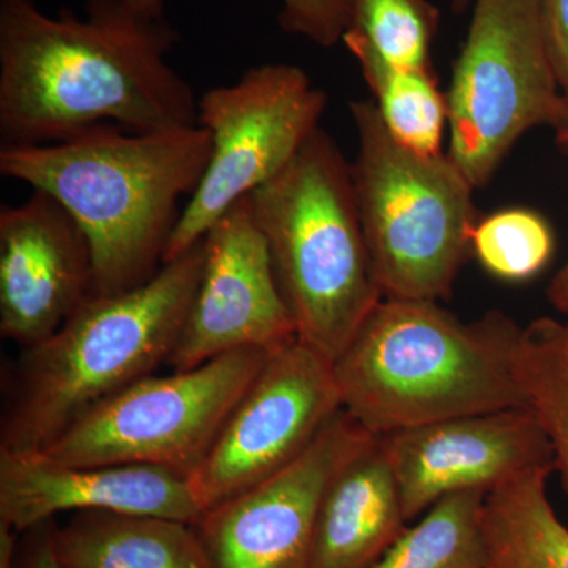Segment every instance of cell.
I'll return each mask as SVG.
<instances>
[{
  "label": "cell",
  "instance_id": "4316f807",
  "mask_svg": "<svg viewBox=\"0 0 568 568\" xmlns=\"http://www.w3.org/2000/svg\"><path fill=\"white\" fill-rule=\"evenodd\" d=\"M549 304L568 315V260L548 286Z\"/></svg>",
  "mask_w": 568,
  "mask_h": 568
},
{
  "label": "cell",
  "instance_id": "44dd1931",
  "mask_svg": "<svg viewBox=\"0 0 568 568\" xmlns=\"http://www.w3.org/2000/svg\"><path fill=\"white\" fill-rule=\"evenodd\" d=\"M517 376L525 405L551 446L568 496V321L538 317L521 328Z\"/></svg>",
  "mask_w": 568,
  "mask_h": 568
},
{
  "label": "cell",
  "instance_id": "603a6c76",
  "mask_svg": "<svg viewBox=\"0 0 568 568\" xmlns=\"http://www.w3.org/2000/svg\"><path fill=\"white\" fill-rule=\"evenodd\" d=\"M470 250L488 274L507 282H525L547 267L555 252V237L538 213L511 209L477 223Z\"/></svg>",
  "mask_w": 568,
  "mask_h": 568
},
{
  "label": "cell",
  "instance_id": "52a82bcc",
  "mask_svg": "<svg viewBox=\"0 0 568 568\" xmlns=\"http://www.w3.org/2000/svg\"><path fill=\"white\" fill-rule=\"evenodd\" d=\"M446 99L447 155L476 190L523 134L568 122L537 0H474Z\"/></svg>",
  "mask_w": 568,
  "mask_h": 568
},
{
  "label": "cell",
  "instance_id": "f546056e",
  "mask_svg": "<svg viewBox=\"0 0 568 568\" xmlns=\"http://www.w3.org/2000/svg\"><path fill=\"white\" fill-rule=\"evenodd\" d=\"M470 3H474V0H454L452 7H454V10L457 11V13H462V11L469 9Z\"/></svg>",
  "mask_w": 568,
  "mask_h": 568
},
{
  "label": "cell",
  "instance_id": "8992f818",
  "mask_svg": "<svg viewBox=\"0 0 568 568\" xmlns=\"http://www.w3.org/2000/svg\"><path fill=\"white\" fill-rule=\"evenodd\" d=\"M349 110L355 203L384 297L446 298L470 252L476 189L447 153L399 144L373 100L351 102Z\"/></svg>",
  "mask_w": 568,
  "mask_h": 568
},
{
  "label": "cell",
  "instance_id": "5bb4252c",
  "mask_svg": "<svg viewBox=\"0 0 568 568\" xmlns=\"http://www.w3.org/2000/svg\"><path fill=\"white\" fill-rule=\"evenodd\" d=\"M93 295L88 235L51 194L0 209V334L26 349L54 335Z\"/></svg>",
  "mask_w": 568,
  "mask_h": 568
},
{
  "label": "cell",
  "instance_id": "9c48e42d",
  "mask_svg": "<svg viewBox=\"0 0 568 568\" xmlns=\"http://www.w3.org/2000/svg\"><path fill=\"white\" fill-rule=\"evenodd\" d=\"M325 106L327 93L290 63L253 67L235 84L205 92L197 123L211 133V160L163 264L196 245L237 201L283 171L321 129Z\"/></svg>",
  "mask_w": 568,
  "mask_h": 568
},
{
  "label": "cell",
  "instance_id": "6da1fadb",
  "mask_svg": "<svg viewBox=\"0 0 568 568\" xmlns=\"http://www.w3.org/2000/svg\"><path fill=\"white\" fill-rule=\"evenodd\" d=\"M181 36L123 0H88L85 18L0 0L2 145L51 144L114 123L133 133L197 123L192 85L168 63Z\"/></svg>",
  "mask_w": 568,
  "mask_h": 568
},
{
  "label": "cell",
  "instance_id": "30bf717a",
  "mask_svg": "<svg viewBox=\"0 0 568 568\" xmlns=\"http://www.w3.org/2000/svg\"><path fill=\"white\" fill-rule=\"evenodd\" d=\"M342 409L332 358L298 336L268 353L190 477L203 510L301 457Z\"/></svg>",
  "mask_w": 568,
  "mask_h": 568
},
{
  "label": "cell",
  "instance_id": "8fae6325",
  "mask_svg": "<svg viewBox=\"0 0 568 568\" xmlns=\"http://www.w3.org/2000/svg\"><path fill=\"white\" fill-rule=\"evenodd\" d=\"M375 435L345 409L312 446L196 523L213 568H308L321 504L332 478Z\"/></svg>",
  "mask_w": 568,
  "mask_h": 568
},
{
  "label": "cell",
  "instance_id": "2e32d148",
  "mask_svg": "<svg viewBox=\"0 0 568 568\" xmlns=\"http://www.w3.org/2000/svg\"><path fill=\"white\" fill-rule=\"evenodd\" d=\"M406 523L394 470L376 436L328 484L308 568H372Z\"/></svg>",
  "mask_w": 568,
  "mask_h": 568
},
{
  "label": "cell",
  "instance_id": "484cf974",
  "mask_svg": "<svg viewBox=\"0 0 568 568\" xmlns=\"http://www.w3.org/2000/svg\"><path fill=\"white\" fill-rule=\"evenodd\" d=\"M55 519L21 534L13 568H67L52 547Z\"/></svg>",
  "mask_w": 568,
  "mask_h": 568
},
{
  "label": "cell",
  "instance_id": "83f0119b",
  "mask_svg": "<svg viewBox=\"0 0 568 568\" xmlns=\"http://www.w3.org/2000/svg\"><path fill=\"white\" fill-rule=\"evenodd\" d=\"M134 13L148 20H164V0H123Z\"/></svg>",
  "mask_w": 568,
  "mask_h": 568
},
{
  "label": "cell",
  "instance_id": "4fadbf2b",
  "mask_svg": "<svg viewBox=\"0 0 568 568\" xmlns=\"http://www.w3.org/2000/svg\"><path fill=\"white\" fill-rule=\"evenodd\" d=\"M379 437L407 521L455 493L491 491L537 467H555L544 429L528 407L470 414Z\"/></svg>",
  "mask_w": 568,
  "mask_h": 568
},
{
  "label": "cell",
  "instance_id": "3957f363",
  "mask_svg": "<svg viewBox=\"0 0 568 568\" xmlns=\"http://www.w3.org/2000/svg\"><path fill=\"white\" fill-rule=\"evenodd\" d=\"M521 327L500 312L463 323L435 301L386 298L334 361L343 409L375 436L526 407Z\"/></svg>",
  "mask_w": 568,
  "mask_h": 568
},
{
  "label": "cell",
  "instance_id": "7a4b0ae2",
  "mask_svg": "<svg viewBox=\"0 0 568 568\" xmlns=\"http://www.w3.org/2000/svg\"><path fill=\"white\" fill-rule=\"evenodd\" d=\"M204 126L133 133L100 123L41 145H2L0 174L51 194L80 223L93 256V295L136 290L163 267L185 205L203 181Z\"/></svg>",
  "mask_w": 568,
  "mask_h": 568
},
{
  "label": "cell",
  "instance_id": "9a60e30c",
  "mask_svg": "<svg viewBox=\"0 0 568 568\" xmlns=\"http://www.w3.org/2000/svg\"><path fill=\"white\" fill-rule=\"evenodd\" d=\"M69 511L152 515L189 525L204 514L192 478L179 470L67 465L43 450H0V521L22 534Z\"/></svg>",
  "mask_w": 568,
  "mask_h": 568
},
{
  "label": "cell",
  "instance_id": "f1b7e54d",
  "mask_svg": "<svg viewBox=\"0 0 568 568\" xmlns=\"http://www.w3.org/2000/svg\"><path fill=\"white\" fill-rule=\"evenodd\" d=\"M556 141H558L560 148L567 149L568 151V122L564 123L562 126H559V129L556 130Z\"/></svg>",
  "mask_w": 568,
  "mask_h": 568
},
{
  "label": "cell",
  "instance_id": "cb8c5ba5",
  "mask_svg": "<svg viewBox=\"0 0 568 568\" xmlns=\"http://www.w3.org/2000/svg\"><path fill=\"white\" fill-rule=\"evenodd\" d=\"M349 14L351 0H282L278 22L291 36L332 48L343 41Z\"/></svg>",
  "mask_w": 568,
  "mask_h": 568
},
{
  "label": "cell",
  "instance_id": "ffe728a7",
  "mask_svg": "<svg viewBox=\"0 0 568 568\" xmlns=\"http://www.w3.org/2000/svg\"><path fill=\"white\" fill-rule=\"evenodd\" d=\"M485 497L470 489L437 500L372 568H488Z\"/></svg>",
  "mask_w": 568,
  "mask_h": 568
},
{
  "label": "cell",
  "instance_id": "e0dca14e",
  "mask_svg": "<svg viewBox=\"0 0 568 568\" xmlns=\"http://www.w3.org/2000/svg\"><path fill=\"white\" fill-rule=\"evenodd\" d=\"M52 547L67 568H213L193 525L152 515L80 511Z\"/></svg>",
  "mask_w": 568,
  "mask_h": 568
},
{
  "label": "cell",
  "instance_id": "d4e9b609",
  "mask_svg": "<svg viewBox=\"0 0 568 568\" xmlns=\"http://www.w3.org/2000/svg\"><path fill=\"white\" fill-rule=\"evenodd\" d=\"M549 54L568 99V0H537Z\"/></svg>",
  "mask_w": 568,
  "mask_h": 568
},
{
  "label": "cell",
  "instance_id": "ac0fdd59",
  "mask_svg": "<svg viewBox=\"0 0 568 568\" xmlns=\"http://www.w3.org/2000/svg\"><path fill=\"white\" fill-rule=\"evenodd\" d=\"M552 467H537L487 493L488 568H568V528L547 496Z\"/></svg>",
  "mask_w": 568,
  "mask_h": 568
},
{
  "label": "cell",
  "instance_id": "277c9868",
  "mask_svg": "<svg viewBox=\"0 0 568 568\" xmlns=\"http://www.w3.org/2000/svg\"><path fill=\"white\" fill-rule=\"evenodd\" d=\"M204 257L203 237L151 282L92 295L54 335L21 349L3 379L0 450H44L93 407L168 364Z\"/></svg>",
  "mask_w": 568,
  "mask_h": 568
},
{
  "label": "cell",
  "instance_id": "7c38bea8",
  "mask_svg": "<svg viewBox=\"0 0 568 568\" xmlns=\"http://www.w3.org/2000/svg\"><path fill=\"white\" fill-rule=\"evenodd\" d=\"M203 274L168 365L194 368L242 349H278L297 338L267 244L242 197L204 235Z\"/></svg>",
  "mask_w": 568,
  "mask_h": 568
},
{
  "label": "cell",
  "instance_id": "d6986e66",
  "mask_svg": "<svg viewBox=\"0 0 568 568\" xmlns=\"http://www.w3.org/2000/svg\"><path fill=\"white\" fill-rule=\"evenodd\" d=\"M343 43L361 65L373 102L392 136L410 151L440 153L447 99L437 88L433 70L394 65L353 33H345Z\"/></svg>",
  "mask_w": 568,
  "mask_h": 568
},
{
  "label": "cell",
  "instance_id": "5b68a950",
  "mask_svg": "<svg viewBox=\"0 0 568 568\" xmlns=\"http://www.w3.org/2000/svg\"><path fill=\"white\" fill-rule=\"evenodd\" d=\"M250 201L298 338L335 361L384 298L351 164L334 138L317 129Z\"/></svg>",
  "mask_w": 568,
  "mask_h": 568
},
{
  "label": "cell",
  "instance_id": "7402d4cb",
  "mask_svg": "<svg viewBox=\"0 0 568 568\" xmlns=\"http://www.w3.org/2000/svg\"><path fill=\"white\" fill-rule=\"evenodd\" d=\"M439 9L428 0H351L346 33L403 69L432 70Z\"/></svg>",
  "mask_w": 568,
  "mask_h": 568
},
{
  "label": "cell",
  "instance_id": "ba28073f",
  "mask_svg": "<svg viewBox=\"0 0 568 568\" xmlns=\"http://www.w3.org/2000/svg\"><path fill=\"white\" fill-rule=\"evenodd\" d=\"M267 355L234 351L144 377L93 407L43 452L67 465H145L192 477Z\"/></svg>",
  "mask_w": 568,
  "mask_h": 568
}]
</instances>
